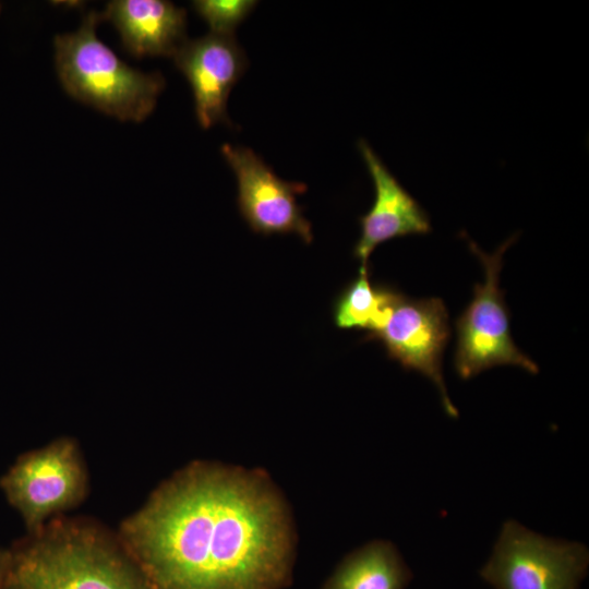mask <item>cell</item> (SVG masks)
<instances>
[{"label":"cell","instance_id":"obj_8","mask_svg":"<svg viewBox=\"0 0 589 589\" xmlns=\"http://www.w3.org/2000/svg\"><path fill=\"white\" fill-rule=\"evenodd\" d=\"M221 154L237 178L239 212L254 232L292 233L306 244L313 241L311 223L297 203L308 189L304 183L279 178L251 148L224 144Z\"/></svg>","mask_w":589,"mask_h":589},{"label":"cell","instance_id":"obj_3","mask_svg":"<svg viewBox=\"0 0 589 589\" xmlns=\"http://www.w3.org/2000/svg\"><path fill=\"white\" fill-rule=\"evenodd\" d=\"M100 13L88 12L81 26L55 38L60 82L73 98L119 120H144L165 87L159 72L143 73L124 63L96 35Z\"/></svg>","mask_w":589,"mask_h":589},{"label":"cell","instance_id":"obj_1","mask_svg":"<svg viewBox=\"0 0 589 589\" xmlns=\"http://www.w3.org/2000/svg\"><path fill=\"white\" fill-rule=\"evenodd\" d=\"M119 541L152 589H285L294 531L262 470L193 462L121 526Z\"/></svg>","mask_w":589,"mask_h":589},{"label":"cell","instance_id":"obj_7","mask_svg":"<svg viewBox=\"0 0 589 589\" xmlns=\"http://www.w3.org/2000/svg\"><path fill=\"white\" fill-rule=\"evenodd\" d=\"M449 335L448 312L440 298L412 299L399 292L385 325L363 340L380 341L388 358L430 378L446 413L457 418L458 410L450 401L442 373Z\"/></svg>","mask_w":589,"mask_h":589},{"label":"cell","instance_id":"obj_6","mask_svg":"<svg viewBox=\"0 0 589 589\" xmlns=\"http://www.w3.org/2000/svg\"><path fill=\"white\" fill-rule=\"evenodd\" d=\"M0 488L29 533L49 517L82 501L86 473L76 444L60 438L21 455L0 478Z\"/></svg>","mask_w":589,"mask_h":589},{"label":"cell","instance_id":"obj_4","mask_svg":"<svg viewBox=\"0 0 589 589\" xmlns=\"http://www.w3.org/2000/svg\"><path fill=\"white\" fill-rule=\"evenodd\" d=\"M470 251L479 259L485 273L483 284L473 287V299L455 322L457 342L454 365L458 376L468 380L496 365L520 366L537 374L534 361L515 345L509 329V312L500 289L502 257L518 235L504 241L492 254L484 253L466 232Z\"/></svg>","mask_w":589,"mask_h":589},{"label":"cell","instance_id":"obj_11","mask_svg":"<svg viewBox=\"0 0 589 589\" xmlns=\"http://www.w3.org/2000/svg\"><path fill=\"white\" fill-rule=\"evenodd\" d=\"M135 57L171 56L187 40L185 10L164 0H115L100 13Z\"/></svg>","mask_w":589,"mask_h":589},{"label":"cell","instance_id":"obj_12","mask_svg":"<svg viewBox=\"0 0 589 589\" xmlns=\"http://www.w3.org/2000/svg\"><path fill=\"white\" fill-rule=\"evenodd\" d=\"M412 573L389 541H371L348 554L322 589H405Z\"/></svg>","mask_w":589,"mask_h":589},{"label":"cell","instance_id":"obj_9","mask_svg":"<svg viewBox=\"0 0 589 589\" xmlns=\"http://www.w3.org/2000/svg\"><path fill=\"white\" fill-rule=\"evenodd\" d=\"M191 85L200 125H230L227 100L247 68V58L233 36L208 34L185 40L173 56Z\"/></svg>","mask_w":589,"mask_h":589},{"label":"cell","instance_id":"obj_15","mask_svg":"<svg viewBox=\"0 0 589 589\" xmlns=\"http://www.w3.org/2000/svg\"><path fill=\"white\" fill-rule=\"evenodd\" d=\"M7 562H8V549H0V589H3Z\"/></svg>","mask_w":589,"mask_h":589},{"label":"cell","instance_id":"obj_13","mask_svg":"<svg viewBox=\"0 0 589 589\" xmlns=\"http://www.w3.org/2000/svg\"><path fill=\"white\" fill-rule=\"evenodd\" d=\"M398 294L392 286L372 284L369 268L359 271L333 303L334 323L340 329H363L371 335L385 325Z\"/></svg>","mask_w":589,"mask_h":589},{"label":"cell","instance_id":"obj_5","mask_svg":"<svg viewBox=\"0 0 589 589\" xmlns=\"http://www.w3.org/2000/svg\"><path fill=\"white\" fill-rule=\"evenodd\" d=\"M589 565L585 544L504 522L480 576L494 589H578Z\"/></svg>","mask_w":589,"mask_h":589},{"label":"cell","instance_id":"obj_14","mask_svg":"<svg viewBox=\"0 0 589 589\" xmlns=\"http://www.w3.org/2000/svg\"><path fill=\"white\" fill-rule=\"evenodd\" d=\"M257 1L252 0H197L192 5L208 24L211 33L232 36L235 28L250 14Z\"/></svg>","mask_w":589,"mask_h":589},{"label":"cell","instance_id":"obj_2","mask_svg":"<svg viewBox=\"0 0 589 589\" xmlns=\"http://www.w3.org/2000/svg\"><path fill=\"white\" fill-rule=\"evenodd\" d=\"M3 589H152L120 541L57 521L8 549Z\"/></svg>","mask_w":589,"mask_h":589},{"label":"cell","instance_id":"obj_10","mask_svg":"<svg viewBox=\"0 0 589 589\" xmlns=\"http://www.w3.org/2000/svg\"><path fill=\"white\" fill-rule=\"evenodd\" d=\"M358 148L374 184L375 197L370 211L359 218L360 237L353 256L359 271L369 268V259L377 245L394 238L426 235L432 230L428 213L401 185L364 140Z\"/></svg>","mask_w":589,"mask_h":589}]
</instances>
